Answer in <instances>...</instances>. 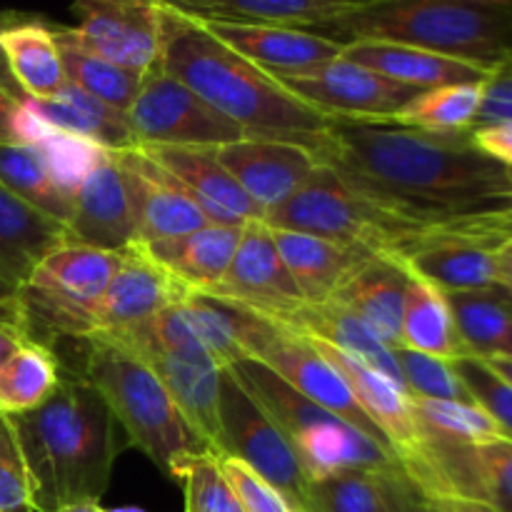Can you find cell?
<instances>
[{
	"label": "cell",
	"instance_id": "1",
	"mask_svg": "<svg viewBox=\"0 0 512 512\" xmlns=\"http://www.w3.org/2000/svg\"><path fill=\"white\" fill-rule=\"evenodd\" d=\"M313 155L385 213L423 228L512 210L508 168L480 153L470 130L333 118Z\"/></svg>",
	"mask_w": 512,
	"mask_h": 512
},
{
	"label": "cell",
	"instance_id": "2",
	"mask_svg": "<svg viewBox=\"0 0 512 512\" xmlns=\"http://www.w3.org/2000/svg\"><path fill=\"white\" fill-rule=\"evenodd\" d=\"M158 65L248 135L293 140L313 153L333 120L215 38L200 20L168 5L160 20Z\"/></svg>",
	"mask_w": 512,
	"mask_h": 512
},
{
	"label": "cell",
	"instance_id": "3",
	"mask_svg": "<svg viewBox=\"0 0 512 512\" xmlns=\"http://www.w3.org/2000/svg\"><path fill=\"white\" fill-rule=\"evenodd\" d=\"M38 512L98 503L115 463V418L83 375H65L40 408L10 415Z\"/></svg>",
	"mask_w": 512,
	"mask_h": 512
},
{
	"label": "cell",
	"instance_id": "4",
	"mask_svg": "<svg viewBox=\"0 0 512 512\" xmlns=\"http://www.w3.org/2000/svg\"><path fill=\"white\" fill-rule=\"evenodd\" d=\"M340 43L385 40L498 68L512 55V3L490 0H378L323 25Z\"/></svg>",
	"mask_w": 512,
	"mask_h": 512
},
{
	"label": "cell",
	"instance_id": "5",
	"mask_svg": "<svg viewBox=\"0 0 512 512\" xmlns=\"http://www.w3.org/2000/svg\"><path fill=\"white\" fill-rule=\"evenodd\" d=\"M88 343L83 378H88L108 403L110 413L168 478L183 480L200 455L215 453L185 420L175 400L145 360L118 343L98 335Z\"/></svg>",
	"mask_w": 512,
	"mask_h": 512
},
{
	"label": "cell",
	"instance_id": "6",
	"mask_svg": "<svg viewBox=\"0 0 512 512\" xmlns=\"http://www.w3.org/2000/svg\"><path fill=\"white\" fill-rule=\"evenodd\" d=\"M230 370L283 430L308 483L343 470L383 473V470L400 468L393 450L370 440L368 435L330 410L315 405L313 400L303 398L260 360H240L230 365Z\"/></svg>",
	"mask_w": 512,
	"mask_h": 512
},
{
	"label": "cell",
	"instance_id": "7",
	"mask_svg": "<svg viewBox=\"0 0 512 512\" xmlns=\"http://www.w3.org/2000/svg\"><path fill=\"white\" fill-rule=\"evenodd\" d=\"M263 223L273 230L308 233L345 248L390 258H398L428 230L385 213L323 163L285 203L270 208Z\"/></svg>",
	"mask_w": 512,
	"mask_h": 512
},
{
	"label": "cell",
	"instance_id": "8",
	"mask_svg": "<svg viewBox=\"0 0 512 512\" xmlns=\"http://www.w3.org/2000/svg\"><path fill=\"white\" fill-rule=\"evenodd\" d=\"M120 265V253L90 245H60L18 290L25 333L45 328L55 335L88 338L93 315Z\"/></svg>",
	"mask_w": 512,
	"mask_h": 512
},
{
	"label": "cell",
	"instance_id": "9",
	"mask_svg": "<svg viewBox=\"0 0 512 512\" xmlns=\"http://www.w3.org/2000/svg\"><path fill=\"white\" fill-rule=\"evenodd\" d=\"M240 310H243L240 335H243V348L248 358L268 365L303 398L313 400L315 405L338 415L340 420L358 428L370 440L393 450L378 425L358 405L343 373L328 358H323L305 335L283 328L280 323H273V320L250 313L245 308Z\"/></svg>",
	"mask_w": 512,
	"mask_h": 512
},
{
	"label": "cell",
	"instance_id": "10",
	"mask_svg": "<svg viewBox=\"0 0 512 512\" xmlns=\"http://www.w3.org/2000/svg\"><path fill=\"white\" fill-rule=\"evenodd\" d=\"M220 428L223 443L218 453L243 460L278 488L295 512H305L310 483L295 458V450L230 368L220 370Z\"/></svg>",
	"mask_w": 512,
	"mask_h": 512
},
{
	"label": "cell",
	"instance_id": "11",
	"mask_svg": "<svg viewBox=\"0 0 512 512\" xmlns=\"http://www.w3.org/2000/svg\"><path fill=\"white\" fill-rule=\"evenodd\" d=\"M125 118L138 145L220 148L248 135V130L210 108L188 85L160 70V65L143 75Z\"/></svg>",
	"mask_w": 512,
	"mask_h": 512
},
{
	"label": "cell",
	"instance_id": "12",
	"mask_svg": "<svg viewBox=\"0 0 512 512\" xmlns=\"http://www.w3.org/2000/svg\"><path fill=\"white\" fill-rule=\"evenodd\" d=\"M408 478L425 498L460 495L512 512V440L455 445L428 435L423 460Z\"/></svg>",
	"mask_w": 512,
	"mask_h": 512
},
{
	"label": "cell",
	"instance_id": "13",
	"mask_svg": "<svg viewBox=\"0 0 512 512\" xmlns=\"http://www.w3.org/2000/svg\"><path fill=\"white\" fill-rule=\"evenodd\" d=\"M275 80L303 103L333 118L353 120H395L400 110L420 93L418 88L395 83L343 55L310 73Z\"/></svg>",
	"mask_w": 512,
	"mask_h": 512
},
{
	"label": "cell",
	"instance_id": "14",
	"mask_svg": "<svg viewBox=\"0 0 512 512\" xmlns=\"http://www.w3.org/2000/svg\"><path fill=\"white\" fill-rule=\"evenodd\" d=\"M163 0H73L75 38L100 58L148 73L160 58Z\"/></svg>",
	"mask_w": 512,
	"mask_h": 512
},
{
	"label": "cell",
	"instance_id": "15",
	"mask_svg": "<svg viewBox=\"0 0 512 512\" xmlns=\"http://www.w3.org/2000/svg\"><path fill=\"white\" fill-rule=\"evenodd\" d=\"M210 295L268 320L283 318L305 305L303 293L285 268L273 233L263 220H250L245 225L233 263L223 283Z\"/></svg>",
	"mask_w": 512,
	"mask_h": 512
},
{
	"label": "cell",
	"instance_id": "16",
	"mask_svg": "<svg viewBox=\"0 0 512 512\" xmlns=\"http://www.w3.org/2000/svg\"><path fill=\"white\" fill-rule=\"evenodd\" d=\"M473 220L428 228L395 260L415 278L435 285L443 293H465L498 285L495 248L473 230Z\"/></svg>",
	"mask_w": 512,
	"mask_h": 512
},
{
	"label": "cell",
	"instance_id": "17",
	"mask_svg": "<svg viewBox=\"0 0 512 512\" xmlns=\"http://www.w3.org/2000/svg\"><path fill=\"white\" fill-rule=\"evenodd\" d=\"M308 340L323 358H328L343 373L360 408L368 413V418L378 425V430L390 443L400 468L405 473L418 468L425 448H428V435L423 433V425L418 423V415H415L413 408V395L400 388L398 383H393L385 373L370 368L360 358L343 353V350L325 343V340Z\"/></svg>",
	"mask_w": 512,
	"mask_h": 512
},
{
	"label": "cell",
	"instance_id": "18",
	"mask_svg": "<svg viewBox=\"0 0 512 512\" xmlns=\"http://www.w3.org/2000/svg\"><path fill=\"white\" fill-rule=\"evenodd\" d=\"M123 170L130 208L135 218V243L150 245L160 240L183 238L210 225L193 195L160 165H155L135 145L113 153Z\"/></svg>",
	"mask_w": 512,
	"mask_h": 512
},
{
	"label": "cell",
	"instance_id": "19",
	"mask_svg": "<svg viewBox=\"0 0 512 512\" xmlns=\"http://www.w3.org/2000/svg\"><path fill=\"white\" fill-rule=\"evenodd\" d=\"M213 153L263 215L285 203L320 165L305 145L263 135H245Z\"/></svg>",
	"mask_w": 512,
	"mask_h": 512
},
{
	"label": "cell",
	"instance_id": "20",
	"mask_svg": "<svg viewBox=\"0 0 512 512\" xmlns=\"http://www.w3.org/2000/svg\"><path fill=\"white\" fill-rule=\"evenodd\" d=\"M190 290L178 278L155 263L143 245L133 243L120 253V265L110 280L103 300L93 315V333H120L133 325L145 323L168 305L188 298Z\"/></svg>",
	"mask_w": 512,
	"mask_h": 512
},
{
	"label": "cell",
	"instance_id": "21",
	"mask_svg": "<svg viewBox=\"0 0 512 512\" xmlns=\"http://www.w3.org/2000/svg\"><path fill=\"white\" fill-rule=\"evenodd\" d=\"M210 33L225 45L258 65L273 78L303 75L330 60L343 55L345 43L293 25L265 23H220V20H200Z\"/></svg>",
	"mask_w": 512,
	"mask_h": 512
},
{
	"label": "cell",
	"instance_id": "22",
	"mask_svg": "<svg viewBox=\"0 0 512 512\" xmlns=\"http://www.w3.org/2000/svg\"><path fill=\"white\" fill-rule=\"evenodd\" d=\"M138 148L193 195L210 223L243 228L250 220H263V210L243 193L233 175L215 158L213 148H183V145H138Z\"/></svg>",
	"mask_w": 512,
	"mask_h": 512
},
{
	"label": "cell",
	"instance_id": "23",
	"mask_svg": "<svg viewBox=\"0 0 512 512\" xmlns=\"http://www.w3.org/2000/svg\"><path fill=\"white\" fill-rule=\"evenodd\" d=\"M68 238L75 245H90L110 253H123L135 243L133 208L123 170L113 153L85 178L75 193Z\"/></svg>",
	"mask_w": 512,
	"mask_h": 512
},
{
	"label": "cell",
	"instance_id": "24",
	"mask_svg": "<svg viewBox=\"0 0 512 512\" xmlns=\"http://www.w3.org/2000/svg\"><path fill=\"white\" fill-rule=\"evenodd\" d=\"M343 58L375 70L395 83L410 85L418 90L443 88V85L485 83L495 68L468 60L450 58L433 50L415 48L403 43H385V40H353L345 43Z\"/></svg>",
	"mask_w": 512,
	"mask_h": 512
},
{
	"label": "cell",
	"instance_id": "25",
	"mask_svg": "<svg viewBox=\"0 0 512 512\" xmlns=\"http://www.w3.org/2000/svg\"><path fill=\"white\" fill-rule=\"evenodd\" d=\"M410 273L390 255H368L353 268L330 300L353 310L388 348H400Z\"/></svg>",
	"mask_w": 512,
	"mask_h": 512
},
{
	"label": "cell",
	"instance_id": "26",
	"mask_svg": "<svg viewBox=\"0 0 512 512\" xmlns=\"http://www.w3.org/2000/svg\"><path fill=\"white\" fill-rule=\"evenodd\" d=\"M68 225L40 213L0 183V280L20 290L40 263L68 245Z\"/></svg>",
	"mask_w": 512,
	"mask_h": 512
},
{
	"label": "cell",
	"instance_id": "27",
	"mask_svg": "<svg viewBox=\"0 0 512 512\" xmlns=\"http://www.w3.org/2000/svg\"><path fill=\"white\" fill-rule=\"evenodd\" d=\"M243 228L210 223L183 238L143 245V250L155 263L163 265L173 278H178L190 293L210 295L223 283L225 273L233 263Z\"/></svg>",
	"mask_w": 512,
	"mask_h": 512
},
{
	"label": "cell",
	"instance_id": "28",
	"mask_svg": "<svg viewBox=\"0 0 512 512\" xmlns=\"http://www.w3.org/2000/svg\"><path fill=\"white\" fill-rule=\"evenodd\" d=\"M0 55L10 78L25 98L48 100L60 93L65 78L63 55L55 40V25L18 15L0 30Z\"/></svg>",
	"mask_w": 512,
	"mask_h": 512
},
{
	"label": "cell",
	"instance_id": "29",
	"mask_svg": "<svg viewBox=\"0 0 512 512\" xmlns=\"http://www.w3.org/2000/svg\"><path fill=\"white\" fill-rule=\"evenodd\" d=\"M273 323H280L283 328L308 335V338L325 340V343L335 345L343 353L360 358L370 368L385 373L393 383L408 390L398 360H395V350L388 348L363 318H358L353 310L343 308L340 303H333V300L320 305L305 303L303 308H298L290 315H283V318L273 320Z\"/></svg>",
	"mask_w": 512,
	"mask_h": 512
},
{
	"label": "cell",
	"instance_id": "30",
	"mask_svg": "<svg viewBox=\"0 0 512 512\" xmlns=\"http://www.w3.org/2000/svg\"><path fill=\"white\" fill-rule=\"evenodd\" d=\"M130 353H135L150 365V370L165 385L180 413L185 415L190 428L218 453L220 443H223V428H220V368L188 363V360L173 358V355H165L160 350L145 348L130 350Z\"/></svg>",
	"mask_w": 512,
	"mask_h": 512
},
{
	"label": "cell",
	"instance_id": "31",
	"mask_svg": "<svg viewBox=\"0 0 512 512\" xmlns=\"http://www.w3.org/2000/svg\"><path fill=\"white\" fill-rule=\"evenodd\" d=\"M163 3L195 20L293 25L308 30L323 28L363 5L358 0H163Z\"/></svg>",
	"mask_w": 512,
	"mask_h": 512
},
{
	"label": "cell",
	"instance_id": "32",
	"mask_svg": "<svg viewBox=\"0 0 512 512\" xmlns=\"http://www.w3.org/2000/svg\"><path fill=\"white\" fill-rule=\"evenodd\" d=\"M270 233H273L275 248L285 268L290 270L308 305L328 303L343 280L353 273L355 265L370 255L363 250L330 243L325 238H315V235L295 233V230L270 228Z\"/></svg>",
	"mask_w": 512,
	"mask_h": 512
},
{
	"label": "cell",
	"instance_id": "33",
	"mask_svg": "<svg viewBox=\"0 0 512 512\" xmlns=\"http://www.w3.org/2000/svg\"><path fill=\"white\" fill-rule=\"evenodd\" d=\"M470 358H512V293L503 285L445 293Z\"/></svg>",
	"mask_w": 512,
	"mask_h": 512
},
{
	"label": "cell",
	"instance_id": "34",
	"mask_svg": "<svg viewBox=\"0 0 512 512\" xmlns=\"http://www.w3.org/2000/svg\"><path fill=\"white\" fill-rule=\"evenodd\" d=\"M35 105L53 128L93 140L110 153L138 145L123 110L110 108L103 100L93 98L73 83H65L53 98L35 100Z\"/></svg>",
	"mask_w": 512,
	"mask_h": 512
},
{
	"label": "cell",
	"instance_id": "35",
	"mask_svg": "<svg viewBox=\"0 0 512 512\" xmlns=\"http://www.w3.org/2000/svg\"><path fill=\"white\" fill-rule=\"evenodd\" d=\"M400 348L418 350L443 360L470 358L445 293L415 275H410L408 293H405Z\"/></svg>",
	"mask_w": 512,
	"mask_h": 512
},
{
	"label": "cell",
	"instance_id": "36",
	"mask_svg": "<svg viewBox=\"0 0 512 512\" xmlns=\"http://www.w3.org/2000/svg\"><path fill=\"white\" fill-rule=\"evenodd\" d=\"M55 40H58L60 55H63V68L68 83L78 85L88 95L103 100L110 108L123 110V113L133 105L145 73L100 58L98 53L88 50L75 38L73 28L55 25Z\"/></svg>",
	"mask_w": 512,
	"mask_h": 512
},
{
	"label": "cell",
	"instance_id": "37",
	"mask_svg": "<svg viewBox=\"0 0 512 512\" xmlns=\"http://www.w3.org/2000/svg\"><path fill=\"white\" fill-rule=\"evenodd\" d=\"M63 370L45 343L25 340L0 370V413L18 415L40 408L60 385Z\"/></svg>",
	"mask_w": 512,
	"mask_h": 512
},
{
	"label": "cell",
	"instance_id": "38",
	"mask_svg": "<svg viewBox=\"0 0 512 512\" xmlns=\"http://www.w3.org/2000/svg\"><path fill=\"white\" fill-rule=\"evenodd\" d=\"M0 183L40 213L68 225L73 198L55 185L43 153L33 145L0 143Z\"/></svg>",
	"mask_w": 512,
	"mask_h": 512
},
{
	"label": "cell",
	"instance_id": "39",
	"mask_svg": "<svg viewBox=\"0 0 512 512\" xmlns=\"http://www.w3.org/2000/svg\"><path fill=\"white\" fill-rule=\"evenodd\" d=\"M480 103H483V83L443 85V88L420 90L395 120L433 133H468L475 128Z\"/></svg>",
	"mask_w": 512,
	"mask_h": 512
},
{
	"label": "cell",
	"instance_id": "40",
	"mask_svg": "<svg viewBox=\"0 0 512 512\" xmlns=\"http://www.w3.org/2000/svg\"><path fill=\"white\" fill-rule=\"evenodd\" d=\"M413 408L425 435L443 443L483 445L505 438L500 425L478 403L413 398Z\"/></svg>",
	"mask_w": 512,
	"mask_h": 512
},
{
	"label": "cell",
	"instance_id": "41",
	"mask_svg": "<svg viewBox=\"0 0 512 512\" xmlns=\"http://www.w3.org/2000/svg\"><path fill=\"white\" fill-rule=\"evenodd\" d=\"M375 470H343L313 480L305 512H383L385 480Z\"/></svg>",
	"mask_w": 512,
	"mask_h": 512
},
{
	"label": "cell",
	"instance_id": "42",
	"mask_svg": "<svg viewBox=\"0 0 512 512\" xmlns=\"http://www.w3.org/2000/svg\"><path fill=\"white\" fill-rule=\"evenodd\" d=\"M38 150L43 153L45 163H48L55 185L68 198H75L85 178L110 155V150H105L103 145L58 128L38 145Z\"/></svg>",
	"mask_w": 512,
	"mask_h": 512
},
{
	"label": "cell",
	"instance_id": "43",
	"mask_svg": "<svg viewBox=\"0 0 512 512\" xmlns=\"http://www.w3.org/2000/svg\"><path fill=\"white\" fill-rule=\"evenodd\" d=\"M395 360L403 373L405 388L413 398L433 400H460V403H475L468 388L455 373L453 360L433 358V355L418 353L408 348H393Z\"/></svg>",
	"mask_w": 512,
	"mask_h": 512
},
{
	"label": "cell",
	"instance_id": "44",
	"mask_svg": "<svg viewBox=\"0 0 512 512\" xmlns=\"http://www.w3.org/2000/svg\"><path fill=\"white\" fill-rule=\"evenodd\" d=\"M455 373L468 388L470 398L500 425L505 438L512 440V385L500 378L485 360L460 358L453 360Z\"/></svg>",
	"mask_w": 512,
	"mask_h": 512
},
{
	"label": "cell",
	"instance_id": "45",
	"mask_svg": "<svg viewBox=\"0 0 512 512\" xmlns=\"http://www.w3.org/2000/svg\"><path fill=\"white\" fill-rule=\"evenodd\" d=\"M185 512H243L228 480L218 468L215 453L200 455L183 475Z\"/></svg>",
	"mask_w": 512,
	"mask_h": 512
},
{
	"label": "cell",
	"instance_id": "46",
	"mask_svg": "<svg viewBox=\"0 0 512 512\" xmlns=\"http://www.w3.org/2000/svg\"><path fill=\"white\" fill-rule=\"evenodd\" d=\"M0 512H35L23 450L5 413H0Z\"/></svg>",
	"mask_w": 512,
	"mask_h": 512
},
{
	"label": "cell",
	"instance_id": "47",
	"mask_svg": "<svg viewBox=\"0 0 512 512\" xmlns=\"http://www.w3.org/2000/svg\"><path fill=\"white\" fill-rule=\"evenodd\" d=\"M218 468L228 485L233 488L243 512H295L293 505L285 500V495L278 488L268 483L263 475L255 473L243 460L233 458L228 453H215Z\"/></svg>",
	"mask_w": 512,
	"mask_h": 512
},
{
	"label": "cell",
	"instance_id": "48",
	"mask_svg": "<svg viewBox=\"0 0 512 512\" xmlns=\"http://www.w3.org/2000/svg\"><path fill=\"white\" fill-rule=\"evenodd\" d=\"M490 123H512V55H508L483 83V103H480L475 128Z\"/></svg>",
	"mask_w": 512,
	"mask_h": 512
},
{
	"label": "cell",
	"instance_id": "49",
	"mask_svg": "<svg viewBox=\"0 0 512 512\" xmlns=\"http://www.w3.org/2000/svg\"><path fill=\"white\" fill-rule=\"evenodd\" d=\"M385 480V508L383 512H430L423 493L410 483L403 468L388 470Z\"/></svg>",
	"mask_w": 512,
	"mask_h": 512
},
{
	"label": "cell",
	"instance_id": "50",
	"mask_svg": "<svg viewBox=\"0 0 512 512\" xmlns=\"http://www.w3.org/2000/svg\"><path fill=\"white\" fill-rule=\"evenodd\" d=\"M470 140L483 155L493 158L495 163L512 168V123H490L478 125L470 130Z\"/></svg>",
	"mask_w": 512,
	"mask_h": 512
},
{
	"label": "cell",
	"instance_id": "51",
	"mask_svg": "<svg viewBox=\"0 0 512 512\" xmlns=\"http://www.w3.org/2000/svg\"><path fill=\"white\" fill-rule=\"evenodd\" d=\"M425 503L430 512H500L483 500L460 498V495H433V498H425Z\"/></svg>",
	"mask_w": 512,
	"mask_h": 512
},
{
	"label": "cell",
	"instance_id": "52",
	"mask_svg": "<svg viewBox=\"0 0 512 512\" xmlns=\"http://www.w3.org/2000/svg\"><path fill=\"white\" fill-rule=\"evenodd\" d=\"M20 98H25V95L20 93L18 85L13 80L0 78V143H8L10 140V120H13V110Z\"/></svg>",
	"mask_w": 512,
	"mask_h": 512
},
{
	"label": "cell",
	"instance_id": "53",
	"mask_svg": "<svg viewBox=\"0 0 512 512\" xmlns=\"http://www.w3.org/2000/svg\"><path fill=\"white\" fill-rule=\"evenodd\" d=\"M25 340H30V338H28V333H25L23 325L10 323V320L0 318V370H3V365L10 360V355H13L15 350L25 343Z\"/></svg>",
	"mask_w": 512,
	"mask_h": 512
},
{
	"label": "cell",
	"instance_id": "54",
	"mask_svg": "<svg viewBox=\"0 0 512 512\" xmlns=\"http://www.w3.org/2000/svg\"><path fill=\"white\" fill-rule=\"evenodd\" d=\"M495 273H498V285L512 293V235L495 248Z\"/></svg>",
	"mask_w": 512,
	"mask_h": 512
},
{
	"label": "cell",
	"instance_id": "55",
	"mask_svg": "<svg viewBox=\"0 0 512 512\" xmlns=\"http://www.w3.org/2000/svg\"><path fill=\"white\" fill-rule=\"evenodd\" d=\"M0 318L10 320V323L23 325V315H20V303H18V290L10 288L8 283L0 280Z\"/></svg>",
	"mask_w": 512,
	"mask_h": 512
},
{
	"label": "cell",
	"instance_id": "56",
	"mask_svg": "<svg viewBox=\"0 0 512 512\" xmlns=\"http://www.w3.org/2000/svg\"><path fill=\"white\" fill-rule=\"evenodd\" d=\"M485 228H488V233L493 235L495 240H500V243H503L505 238H510L512 235V210L488 215V218H485Z\"/></svg>",
	"mask_w": 512,
	"mask_h": 512
},
{
	"label": "cell",
	"instance_id": "57",
	"mask_svg": "<svg viewBox=\"0 0 512 512\" xmlns=\"http://www.w3.org/2000/svg\"><path fill=\"white\" fill-rule=\"evenodd\" d=\"M485 363H488L490 368L500 375V378L508 380V383L512 385V358H488Z\"/></svg>",
	"mask_w": 512,
	"mask_h": 512
},
{
	"label": "cell",
	"instance_id": "58",
	"mask_svg": "<svg viewBox=\"0 0 512 512\" xmlns=\"http://www.w3.org/2000/svg\"><path fill=\"white\" fill-rule=\"evenodd\" d=\"M55 512H108L100 508L98 503H70V505H63V508H58Z\"/></svg>",
	"mask_w": 512,
	"mask_h": 512
},
{
	"label": "cell",
	"instance_id": "59",
	"mask_svg": "<svg viewBox=\"0 0 512 512\" xmlns=\"http://www.w3.org/2000/svg\"><path fill=\"white\" fill-rule=\"evenodd\" d=\"M358 3H378V0H358ZM490 3H512V0H490Z\"/></svg>",
	"mask_w": 512,
	"mask_h": 512
},
{
	"label": "cell",
	"instance_id": "60",
	"mask_svg": "<svg viewBox=\"0 0 512 512\" xmlns=\"http://www.w3.org/2000/svg\"><path fill=\"white\" fill-rule=\"evenodd\" d=\"M108 512H143V510H138V508H118V510H108Z\"/></svg>",
	"mask_w": 512,
	"mask_h": 512
},
{
	"label": "cell",
	"instance_id": "61",
	"mask_svg": "<svg viewBox=\"0 0 512 512\" xmlns=\"http://www.w3.org/2000/svg\"><path fill=\"white\" fill-rule=\"evenodd\" d=\"M508 173H510V180H512V168H508Z\"/></svg>",
	"mask_w": 512,
	"mask_h": 512
}]
</instances>
